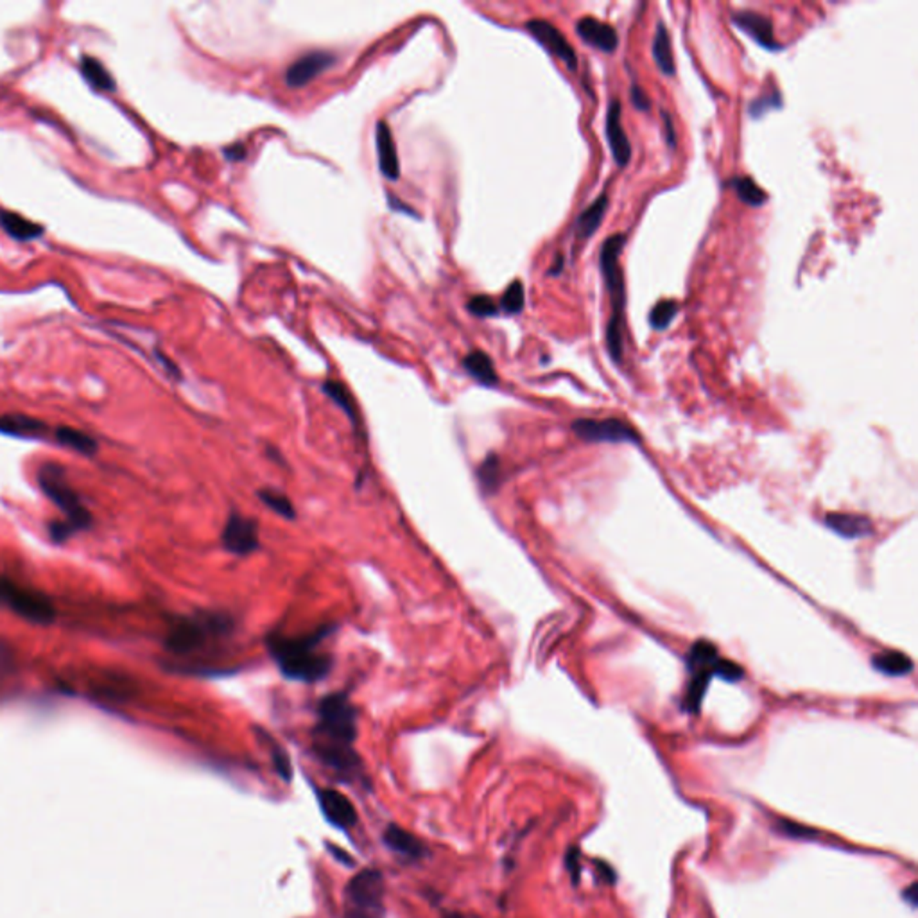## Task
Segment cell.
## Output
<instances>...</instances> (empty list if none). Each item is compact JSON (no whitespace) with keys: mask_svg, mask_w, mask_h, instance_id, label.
Masks as SVG:
<instances>
[{"mask_svg":"<svg viewBox=\"0 0 918 918\" xmlns=\"http://www.w3.org/2000/svg\"><path fill=\"white\" fill-rule=\"evenodd\" d=\"M358 739V709L347 692H330L318 703V723L313 729V753L341 779L363 777V763L354 742Z\"/></svg>","mask_w":918,"mask_h":918,"instance_id":"1","label":"cell"},{"mask_svg":"<svg viewBox=\"0 0 918 918\" xmlns=\"http://www.w3.org/2000/svg\"><path fill=\"white\" fill-rule=\"evenodd\" d=\"M336 630V624H323L311 634L296 637L275 632L266 635L264 644L287 680L316 684L325 680L334 667L332 655L323 651L322 646Z\"/></svg>","mask_w":918,"mask_h":918,"instance_id":"2","label":"cell"},{"mask_svg":"<svg viewBox=\"0 0 918 918\" xmlns=\"http://www.w3.org/2000/svg\"><path fill=\"white\" fill-rule=\"evenodd\" d=\"M235 619L227 612L197 610L188 615H178L171 621L165 634V649L175 655L188 658L207 651L235 632Z\"/></svg>","mask_w":918,"mask_h":918,"instance_id":"3","label":"cell"},{"mask_svg":"<svg viewBox=\"0 0 918 918\" xmlns=\"http://www.w3.org/2000/svg\"><path fill=\"white\" fill-rule=\"evenodd\" d=\"M626 244V233L610 235L599 251V270L604 287L610 294L612 316L606 325V348L614 363H621L624 356V309H626V287L621 268V253Z\"/></svg>","mask_w":918,"mask_h":918,"instance_id":"4","label":"cell"},{"mask_svg":"<svg viewBox=\"0 0 918 918\" xmlns=\"http://www.w3.org/2000/svg\"><path fill=\"white\" fill-rule=\"evenodd\" d=\"M38 483L47 497L63 511L67 518V522L50 528V537L54 540L61 542L67 537L74 535L76 531L91 526L92 522L91 511L81 503L78 492L72 488L65 470L59 464L56 463L42 464L38 470Z\"/></svg>","mask_w":918,"mask_h":918,"instance_id":"5","label":"cell"},{"mask_svg":"<svg viewBox=\"0 0 918 918\" xmlns=\"http://www.w3.org/2000/svg\"><path fill=\"white\" fill-rule=\"evenodd\" d=\"M384 877L375 869L356 873L345 888L343 918H384Z\"/></svg>","mask_w":918,"mask_h":918,"instance_id":"6","label":"cell"},{"mask_svg":"<svg viewBox=\"0 0 918 918\" xmlns=\"http://www.w3.org/2000/svg\"><path fill=\"white\" fill-rule=\"evenodd\" d=\"M720 660L721 658L714 644L709 641H698L692 644L688 653V671H690L692 677L684 698V709L688 712L694 714L699 710L709 682L712 677H716Z\"/></svg>","mask_w":918,"mask_h":918,"instance_id":"7","label":"cell"},{"mask_svg":"<svg viewBox=\"0 0 918 918\" xmlns=\"http://www.w3.org/2000/svg\"><path fill=\"white\" fill-rule=\"evenodd\" d=\"M0 603L22 619L37 624H48L56 617L54 604L46 594L20 587L7 580H0Z\"/></svg>","mask_w":918,"mask_h":918,"instance_id":"8","label":"cell"},{"mask_svg":"<svg viewBox=\"0 0 918 918\" xmlns=\"http://www.w3.org/2000/svg\"><path fill=\"white\" fill-rule=\"evenodd\" d=\"M572 431L585 442L594 443H639L641 436L634 427L617 418H580L572 423Z\"/></svg>","mask_w":918,"mask_h":918,"instance_id":"9","label":"cell"},{"mask_svg":"<svg viewBox=\"0 0 918 918\" xmlns=\"http://www.w3.org/2000/svg\"><path fill=\"white\" fill-rule=\"evenodd\" d=\"M221 544L235 556L253 554L261 546L257 522L239 511H231L221 533Z\"/></svg>","mask_w":918,"mask_h":918,"instance_id":"10","label":"cell"},{"mask_svg":"<svg viewBox=\"0 0 918 918\" xmlns=\"http://www.w3.org/2000/svg\"><path fill=\"white\" fill-rule=\"evenodd\" d=\"M526 29L540 46L548 48L558 59H561L571 72L578 70L576 50L569 44L565 35L556 26H552L551 22L533 18L526 24Z\"/></svg>","mask_w":918,"mask_h":918,"instance_id":"11","label":"cell"},{"mask_svg":"<svg viewBox=\"0 0 918 918\" xmlns=\"http://www.w3.org/2000/svg\"><path fill=\"white\" fill-rule=\"evenodd\" d=\"M604 132L615 165L624 169L632 160V144L623 128V104L619 99H612L608 104Z\"/></svg>","mask_w":918,"mask_h":918,"instance_id":"12","label":"cell"},{"mask_svg":"<svg viewBox=\"0 0 918 918\" xmlns=\"http://www.w3.org/2000/svg\"><path fill=\"white\" fill-rule=\"evenodd\" d=\"M731 20L757 46L766 50H781L782 46H779L775 38V27L770 16L752 9H739L731 15Z\"/></svg>","mask_w":918,"mask_h":918,"instance_id":"13","label":"cell"},{"mask_svg":"<svg viewBox=\"0 0 918 918\" xmlns=\"http://www.w3.org/2000/svg\"><path fill=\"white\" fill-rule=\"evenodd\" d=\"M316 798L323 817L330 826L341 830H350L358 826V811L354 804L337 789H316Z\"/></svg>","mask_w":918,"mask_h":918,"instance_id":"14","label":"cell"},{"mask_svg":"<svg viewBox=\"0 0 918 918\" xmlns=\"http://www.w3.org/2000/svg\"><path fill=\"white\" fill-rule=\"evenodd\" d=\"M334 63H336V54L326 50H315L304 54L285 70V83L291 89H302L315 78H318L322 72L328 70Z\"/></svg>","mask_w":918,"mask_h":918,"instance_id":"15","label":"cell"},{"mask_svg":"<svg viewBox=\"0 0 918 918\" xmlns=\"http://www.w3.org/2000/svg\"><path fill=\"white\" fill-rule=\"evenodd\" d=\"M382 843L386 849L395 852L406 861H420L427 856V847L422 839H418L413 832L402 828L397 824H390L382 832Z\"/></svg>","mask_w":918,"mask_h":918,"instance_id":"16","label":"cell"},{"mask_svg":"<svg viewBox=\"0 0 918 918\" xmlns=\"http://www.w3.org/2000/svg\"><path fill=\"white\" fill-rule=\"evenodd\" d=\"M576 33H578V37L585 44L596 47V48L606 52V54L615 52V48L619 47V35H617V31L610 24H604V22L597 20L594 16H583V18H580L576 22Z\"/></svg>","mask_w":918,"mask_h":918,"instance_id":"17","label":"cell"},{"mask_svg":"<svg viewBox=\"0 0 918 918\" xmlns=\"http://www.w3.org/2000/svg\"><path fill=\"white\" fill-rule=\"evenodd\" d=\"M375 145L379 156V169L388 180H397L400 176V160L397 153L395 140L391 137L390 126L384 121L377 123L375 128Z\"/></svg>","mask_w":918,"mask_h":918,"instance_id":"18","label":"cell"},{"mask_svg":"<svg viewBox=\"0 0 918 918\" xmlns=\"http://www.w3.org/2000/svg\"><path fill=\"white\" fill-rule=\"evenodd\" d=\"M0 229L18 242H31L44 235V227H40L38 223L20 216L18 212L4 208H0Z\"/></svg>","mask_w":918,"mask_h":918,"instance_id":"19","label":"cell"},{"mask_svg":"<svg viewBox=\"0 0 918 918\" xmlns=\"http://www.w3.org/2000/svg\"><path fill=\"white\" fill-rule=\"evenodd\" d=\"M827 528L847 539H863L873 531L872 522L867 517L852 513H828Z\"/></svg>","mask_w":918,"mask_h":918,"instance_id":"20","label":"cell"},{"mask_svg":"<svg viewBox=\"0 0 918 918\" xmlns=\"http://www.w3.org/2000/svg\"><path fill=\"white\" fill-rule=\"evenodd\" d=\"M47 425L44 422L26 416V414H4L0 416V432L15 438H40L44 436Z\"/></svg>","mask_w":918,"mask_h":918,"instance_id":"21","label":"cell"},{"mask_svg":"<svg viewBox=\"0 0 918 918\" xmlns=\"http://www.w3.org/2000/svg\"><path fill=\"white\" fill-rule=\"evenodd\" d=\"M606 208H608V194L603 192L597 196L596 201L587 207L576 219L574 223V235L578 240H585V239H591L594 233H596L603 219H604V214H606Z\"/></svg>","mask_w":918,"mask_h":918,"instance_id":"22","label":"cell"},{"mask_svg":"<svg viewBox=\"0 0 918 918\" xmlns=\"http://www.w3.org/2000/svg\"><path fill=\"white\" fill-rule=\"evenodd\" d=\"M463 367L468 371V375L472 379H475L479 384H483L486 388H494L499 382V377H497V371H496V367H494V361L490 359L488 354H485L481 350L470 352L463 359Z\"/></svg>","mask_w":918,"mask_h":918,"instance_id":"23","label":"cell"},{"mask_svg":"<svg viewBox=\"0 0 918 918\" xmlns=\"http://www.w3.org/2000/svg\"><path fill=\"white\" fill-rule=\"evenodd\" d=\"M322 390L325 391V395H326L330 400H334V404H336V406H337L343 413L348 416V420L352 422V425H354L356 429H359V425H361V418H359L358 406H356L354 397H352V393L348 391V388H347L343 382H339V380L328 379V380H325V382H323Z\"/></svg>","mask_w":918,"mask_h":918,"instance_id":"24","label":"cell"},{"mask_svg":"<svg viewBox=\"0 0 918 918\" xmlns=\"http://www.w3.org/2000/svg\"><path fill=\"white\" fill-rule=\"evenodd\" d=\"M651 52H653V59H655L658 70L666 76H675V58H673V48H671V38H669L666 24L662 20L656 24Z\"/></svg>","mask_w":918,"mask_h":918,"instance_id":"25","label":"cell"},{"mask_svg":"<svg viewBox=\"0 0 918 918\" xmlns=\"http://www.w3.org/2000/svg\"><path fill=\"white\" fill-rule=\"evenodd\" d=\"M80 70H81V76L85 78V81L92 89H95V91H102V92H113L115 91V80L106 70V67L99 59H95L93 56H83L81 58Z\"/></svg>","mask_w":918,"mask_h":918,"instance_id":"26","label":"cell"},{"mask_svg":"<svg viewBox=\"0 0 918 918\" xmlns=\"http://www.w3.org/2000/svg\"><path fill=\"white\" fill-rule=\"evenodd\" d=\"M873 667L888 677H904L913 671V660L901 651H882L872 658Z\"/></svg>","mask_w":918,"mask_h":918,"instance_id":"27","label":"cell"},{"mask_svg":"<svg viewBox=\"0 0 918 918\" xmlns=\"http://www.w3.org/2000/svg\"><path fill=\"white\" fill-rule=\"evenodd\" d=\"M56 440L69 447V449H74L76 453L80 454H85V456H92L97 451V442L93 440L91 434L80 431V429H74V427H58L56 429Z\"/></svg>","mask_w":918,"mask_h":918,"instance_id":"28","label":"cell"},{"mask_svg":"<svg viewBox=\"0 0 918 918\" xmlns=\"http://www.w3.org/2000/svg\"><path fill=\"white\" fill-rule=\"evenodd\" d=\"M729 185L734 188L737 197L748 207H763L768 201V194L750 176H735Z\"/></svg>","mask_w":918,"mask_h":918,"instance_id":"29","label":"cell"},{"mask_svg":"<svg viewBox=\"0 0 918 918\" xmlns=\"http://www.w3.org/2000/svg\"><path fill=\"white\" fill-rule=\"evenodd\" d=\"M477 479H479V486L483 488L485 494L490 496V494L497 492V488L501 485V461L496 454H490L479 464Z\"/></svg>","mask_w":918,"mask_h":918,"instance_id":"30","label":"cell"},{"mask_svg":"<svg viewBox=\"0 0 918 918\" xmlns=\"http://www.w3.org/2000/svg\"><path fill=\"white\" fill-rule=\"evenodd\" d=\"M259 499L272 507L275 511L276 515L287 518V520H294L296 518V509H294V505L291 503V499L282 494L280 490H273V488H262L259 492Z\"/></svg>","mask_w":918,"mask_h":918,"instance_id":"31","label":"cell"},{"mask_svg":"<svg viewBox=\"0 0 918 918\" xmlns=\"http://www.w3.org/2000/svg\"><path fill=\"white\" fill-rule=\"evenodd\" d=\"M680 305L677 300H660L649 311V325L655 330H666L677 318Z\"/></svg>","mask_w":918,"mask_h":918,"instance_id":"32","label":"cell"},{"mask_svg":"<svg viewBox=\"0 0 918 918\" xmlns=\"http://www.w3.org/2000/svg\"><path fill=\"white\" fill-rule=\"evenodd\" d=\"M259 732H261V735H262V737L270 742L272 763H273V768H275L276 775H278L282 781L291 782V777H293V768H291V761H289L287 752H285L280 744H276L275 741H273L270 735L266 734V732H262V731H259Z\"/></svg>","mask_w":918,"mask_h":918,"instance_id":"33","label":"cell"},{"mask_svg":"<svg viewBox=\"0 0 918 918\" xmlns=\"http://www.w3.org/2000/svg\"><path fill=\"white\" fill-rule=\"evenodd\" d=\"M524 300H526L524 285L520 280H515L507 285V289L501 298V309L505 311L506 315H520L524 309Z\"/></svg>","mask_w":918,"mask_h":918,"instance_id":"34","label":"cell"},{"mask_svg":"<svg viewBox=\"0 0 918 918\" xmlns=\"http://www.w3.org/2000/svg\"><path fill=\"white\" fill-rule=\"evenodd\" d=\"M775 108H782V95L779 92L777 87H774L770 92L766 95H761L757 99H753L748 106V113L753 117V119H759L763 117L768 110H775Z\"/></svg>","mask_w":918,"mask_h":918,"instance_id":"35","label":"cell"},{"mask_svg":"<svg viewBox=\"0 0 918 918\" xmlns=\"http://www.w3.org/2000/svg\"><path fill=\"white\" fill-rule=\"evenodd\" d=\"M468 311L479 318H490L499 313V305L486 294H477L468 300Z\"/></svg>","mask_w":918,"mask_h":918,"instance_id":"36","label":"cell"},{"mask_svg":"<svg viewBox=\"0 0 918 918\" xmlns=\"http://www.w3.org/2000/svg\"><path fill=\"white\" fill-rule=\"evenodd\" d=\"M716 677L727 680V682H737L744 677V671L735 664V662H731V660H720L718 664V671H716Z\"/></svg>","mask_w":918,"mask_h":918,"instance_id":"37","label":"cell"},{"mask_svg":"<svg viewBox=\"0 0 918 918\" xmlns=\"http://www.w3.org/2000/svg\"><path fill=\"white\" fill-rule=\"evenodd\" d=\"M565 867L572 877V884H580V875H582V861H580V849L571 847L567 856H565Z\"/></svg>","mask_w":918,"mask_h":918,"instance_id":"38","label":"cell"},{"mask_svg":"<svg viewBox=\"0 0 918 918\" xmlns=\"http://www.w3.org/2000/svg\"><path fill=\"white\" fill-rule=\"evenodd\" d=\"M630 99H632V104L639 110V112H649L651 108V101L647 97L646 91H643L637 83H634L630 87Z\"/></svg>","mask_w":918,"mask_h":918,"instance_id":"39","label":"cell"},{"mask_svg":"<svg viewBox=\"0 0 918 918\" xmlns=\"http://www.w3.org/2000/svg\"><path fill=\"white\" fill-rule=\"evenodd\" d=\"M662 123H664V137H666V142H667V147L673 151L677 149V130H675V123L671 119V115L667 112H662Z\"/></svg>","mask_w":918,"mask_h":918,"instance_id":"40","label":"cell"},{"mask_svg":"<svg viewBox=\"0 0 918 918\" xmlns=\"http://www.w3.org/2000/svg\"><path fill=\"white\" fill-rule=\"evenodd\" d=\"M326 847H328V852H330V854H332V856H334V858H336L341 865H345V867H348V869L356 867V859H354L348 852H345L343 849H339V847H336V845H332V843H326Z\"/></svg>","mask_w":918,"mask_h":918,"instance_id":"41","label":"cell"},{"mask_svg":"<svg viewBox=\"0 0 918 918\" xmlns=\"http://www.w3.org/2000/svg\"><path fill=\"white\" fill-rule=\"evenodd\" d=\"M225 156L230 162H235V160H242L246 156V147L242 144H233L225 149Z\"/></svg>","mask_w":918,"mask_h":918,"instance_id":"42","label":"cell"},{"mask_svg":"<svg viewBox=\"0 0 918 918\" xmlns=\"http://www.w3.org/2000/svg\"><path fill=\"white\" fill-rule=\"evenodd\" d=\"M596 867L597 873L603 877V881H604L606 884H614V882H615V872H614V869H612L608 863H604V861H596Z\"/></svg>","mask_w":918,"mask_h":918,"instance_id":"43","label":"cell"},{"mask_svg":"<svg viewBox=\"0 0 918 918\" xmlns=\"http://www.w3.org/2000/svg\"><path fill=\"white\" fill-rule=\"evenodd\" d=\"M902 899L908 901V904L912 908H917L918 904V884L917 882H912L904 891H902Z\"/></svg>","mask_w":918,"mask_h":918,"instance_id":"44","label":"cell"},{"mask_svg":"<svg viewBox=\"0 0 918 918\" xmlns=\"http://www.w3.org/2000/svg\"><path fill=\"white\" fill-rule=\"evenodd\" d=\"M561 270H563V257H561V255H558V257H556V261H554V266H552L551 270H550V275H560V273H561Z\"/></svg>","mask_w":918,"mask_h":918,"instance_id":"45","label":"cell"},{"mask_svg":"<svg viewBox=\"0 0 918 918\" xmlns=\"http://www.w3.org/2000/svg\"><path fill=\"white\" fill-rule=\"evenodd\" d=\"M442 918H472L468 917L466 913H459V912H445Z\"/></svg>","mask_w":918,"mask_h":918,"instance_id":"46","label":"cell"}]
</instances>
